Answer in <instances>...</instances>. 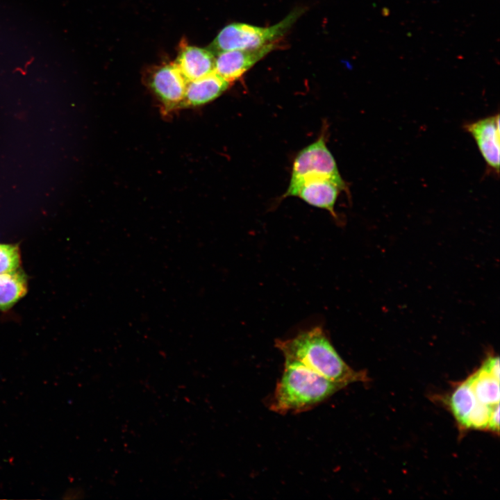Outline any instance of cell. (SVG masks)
<instances>
[{
    "mask_svg": "<svg viewBox=\"0 0 500 500\" xmlns=\"http://www.w3.org/2000/svg\"><path fill=\"white\" fill-rule=\"evenodd\" d=\"M275 346L285 360L298 362L344 387L368 380L365 372L355 371L342 359L320 327L300 332L290 339L276 340Z\"/></svg>",
    "mask_w": 500,
    "mask_h": 500,
    "instance_id": "cell-1",
    "label": "cell"
},
{
    "mask_svg": "<svg viewBox=\"0 0 500 500\" xmlns=\"http://www.w3.org/2000/svg\"><path fill=\"white\" fill-rule=\"evenodd\" d=\"M344 388L315 373L303 365L285 360L269 408L277 413H299L321 403Z\"/></svg>",
    "mask_w": 500,
    "mask_h": 500,
    "instance_id": "cell-2",
    "label": "cell"
},
{
    "mask_svg": "<svg viewBox=\"0 0 500 500\" xmlns=\"http://www.w3.org/2000/svg\"><path fill=\"white\" fill-rule=\"evenodd\" d=\"M303 10H293L278 23L267 27L245 23H232L218 33L209 47L215 55L233 49H256L278 42L301 15Z\"/></svg>",
    "mask_w": 500,
    "mask_h": 500,
    "instance_id": "cell-3",
    "label": "cell"
},
{
    "mask_svg": "<svg viewBox=\"0 0 500 500\" xmlns=\"http://www.w3.org/2000/svg\"><path fill=\"white\" fill-rule=\"evenodd\" d=\"M315 177L328 178L346 185L323 135L303 148L295 157L289 186Z\"/></svg>",
    "mask_w": 500,
    "mask_h": 500,
    "instance_id": "cell-4",
    "label": "cell"
},
{
    "mask_svg": "<svg viewBox=\"0 0 500 500\" xmlns=\"http://www.w3.org/2000/svg\"><path fill=\"white\" fill-rule=\"evenodd\" d=\"M345 190L346 185L333 179L315 177L288 186L283 197H297L310 206L328 210L337 219L335 202L340 190Z\"/></svg>",
    "mask_w": 500,
    "mask_h": 500,
    "instance_id": "cell-5",
    "label": "cell"
},
{
    "mask_svg": "<svg viewBox=\"0 0 500 500\" xmlns=\"http://www.w3.org/2000/svg\"><path fill=\"white\" fill-rule=\"evenodd\" d=\"M276 42L256 49H233L215 55V72L232 83L275 49Z\"/></svg>",
    "mask_w": 500,
    "mask_h": 500,
    "instance_id": "cell-6",
    "label": "cell"
},
{
    "mask_svg": "<svg viewBox=\"0 0 500 500\" xmlns=\"http://www.w3.org/2000/svg\"><path fill=\"white\" fill-rule=\"evenodd\" d=\"M465 128L474 139L487 165L498 174L500 160L499 114L468 123Z\"/></svg>",
    "mask_w": 500,
    "mask_h": 500,
    "instance_id": "cell-7",
    "label": "cell"
},
{
    "mask_svg": "<svg viewBox=\"0 0 500 500\" xmlns=\"http://www.w3.org/2000/svg\"><path fill=\"white\" fill-rule=\"evenodd\" d=\"M187 82L173 62L162 66L153 74L151 86L167 107L173 108L181 104Z\"/></svg>",
    "mask_w": 500,
    "mask_h": 500,
    "instance_id": "cell-8",
    "label": "cell"
},
{
    "mask_svg": "<svg viewBox=\"0 0 500 500\" xmlns=\"http://www.w3.org/2000/svg\"><path fill=\"white\" fill-rule=\"evenodd\" d=\"M215 55L208 49L185 46L174 62L187 81L215 72Z\"/></svg>",
    "mask_w": 500,
    "mask_h": 500,
    "instance_id": "cell-9",
    "label": "cell"
},
{
    "mask_svg": "<svg viewBox=\"0 0 500 500\" xmlns=\"http://www.w3.org/2000/svg\"><path fill=\"white\" fill-rule=\"evenodd\" d=\"M231 83L215 72L188 81L181 106H196L207 103L220 96Z\"/></svg>",
    "mask_w": 500,
    "mask_h": 500,
    "instance_id": "cell-10",
    "label": "cell"
},
{
    "mask_svg": "<svg viewBox=\"0 0 500 500\" xmlns=\"http://www.w3.org/2000/svg\"><path fill=\"white\" fill-rule=\"evenodd\" d=\"M27 292V278L18 269L0 274V310L14 306Z\"/></svg>",
    "mask_w": 500,
    "mask_h": 500,
    "instance_id": "cell-11",
    "label": "cell"
},
{
    "mask_svg": "<svg viewBox=\"0 0 500 500\" xmlns=\"http://www.w3.org/2000/svg\"><path fill=\"white\" fill-rule=\"evenodd\" d=\"M479 403L467 379L455 388L448 399L450 410L457 422L465 428L472 412Z\"/></svg>",
    "mask_w": 500,
    "mask_h": 500,
    "instance_id": "cell-12",
    "label": "cell"
},
{
    "mask_svg": "<svg viewBox=\"0 0 500 500\" xmlns=\"http://www.w3.org/2000/svg\"><path fill=\"white\" fill-rule=\"evenodd\" d=\"M467 380L480 403L490 407L499 405V379L487 373L481 367Z\"/></svg>",
    "mask_w": 500,
    "mask_h": 500,
    "instance_id": "cell-13",
    "label": "cell"
},
{
    "mask_svg": "<svg viewBox=\"0 0 500 500\" xmlns=\"http://www.w3.org/2000/svg\"><path fill=\"white\" fill-rule=\"evenodd\" d=\"M21 264L18 245L0 244V274L15 271Z\"/></svg>",
    "mask_w": 500,
    "mask_h": 500,
    "instance_id": "cell-14",
    "label": "cell"
},
{
    "mask_svg": "<svg viewBox=\"0 0 500 500\" xmlns=\"http://www.w3.org/2000/svg\"><path fill=\"white\" fill-rule=\"evenodd\" d=\"M481 367L488 374L499 379V359L498 356H490Z\"/></svg>",
    "mask_w": 500,
    "mask_h": 500,
    "instance_id": "cell-15",
    "label": "cell"
},
{
    "mask_svg": "<svg viewBox=\"0 0 500 500\" xmlns=\"http://www.w3.org/2000/svg\"><path fill=\"white\" fill-rule=\"evenodd\" d=\"M488 430L499 433V405L496 406L491 413L489 423Z\"/></svg>",
    "mask_w": 500,
    "mask_h": 500,
    "instance_id": "cell-16",
    "label": "cell"
}]
</instances>
